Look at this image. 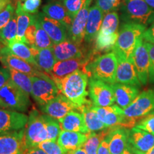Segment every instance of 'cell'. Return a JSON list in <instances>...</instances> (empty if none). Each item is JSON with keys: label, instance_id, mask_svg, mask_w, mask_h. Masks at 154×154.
<instances>
[{"label": "cell", "instance_id": "obj_3", "mask_svg": "<svg viewBox=\"0 0 154 154\" xmlns=\"http://www.w3.org/2000/svg\"><path fill=\"white\" fill-rule=\"evenodd\" d=\"M119 11L124 23L140 24L148 28L154 21V9L144 0H122Z\"/></svg>", "mask_w": 154, "mask_h": 154}, {"label": "cell", "instance_id": "obj_37", "mask_svg": "<svg viewBox=\"0 0 154 154\" xmlns=\"http://www.w3.org/2000/svg\"><path fill=\"white\" fill-rule=\"evenodd\" d=\"M44 115L47 131V140H57L61 131L59 121L51 118L48 115Z\"/></svg>", "mask_w": 154, "mask_h": 154}, {"label": "cell", "instance_id": "obj_11", "mask_svg": "<svg viewBox=\"0 0 154 154\" xmlns=\"http://www.w3.org/2000/svg\"><path fill=\"white\" fill-rule=\"evenodd\" d=\"M25 128L0 134V154H25Z\"/></svg>", "mask_w": 154, "mask_h": 154}, {"label": "cell", "instance_id": "obj_54", "mask_svg": "<svg viewBox=\"0 0 154 154\" xmlns=\"http://www.w3.org/2000/svg\"><path fill=\"white\" fill-rule=\"evenodd\" d=\"M19 1H21V2H22V1H25V0H19Z\"/></svg>", "mask_w": 154, "mask_h": 154}, {"label": "cell", "instance_id": "obj_26", "mask_svg": "<svg viewBox=\"0 0 154 154\" xmlns=\"http://www.w3.org/2000/svg\"><path fill=\"white\" fill-rule=\"evenodd\" d=\"M129 131L126 128H116L106 136L110 154H122L127 149Z\"/></svg>", "mask_w": 154, "mask_h": 154}, {"label": "cell", "instance_id": "obj_42", "mask_svg": "<svg viewBox=\"0 0 154 154\" xmlns=\"http://www.w3.org/2000/svg\"><path fill=\"white\" fill-rule=\"evenodd\" d=\"M136 127L154 135V111L148 114L145 119L136 124Z\"/></svg>", "mask_w": 154, "mask_h": 154}, {"label": "cell", "instance_id": "obj_43", "mask_svg": "<svg viewBox=\"0 0 154 154\" xmlns=\"http://www.w3.org/2000/svg\"><path fill=\"white\" fill-rule=\"evenodd\" d=\"M42 0H25L24 2H21L22 8L25 12L30 14H36L38 11Z\"/></svg>", "mask_w": 154, "mask_h": 154}, {"label": "cell", "instance_id": "obj_9", "mask_svg": "<svg viewBox=\"0 0 154 154\" xmlns=\"http://www.w3.org/2000/svg\"><path fill=\"white\" fill-rule=\"evenodd\" d=\"M88 91L92 103L96 106H110L116 102L112 86L103 81L89 78Z\"/></svg>", "mask_w": 154, "mask_h": 154}, {"label": "cell", "instance_id": "obj_39", "mask_svg": "<svg viewBox=\"0 0 154 154\" xmlns=\"http://www.w3.org/2000/svg\"><path fill=\"white\" fill-rule=\"evenodd\" d=\"M121 2L122 0H96V5L106 14L116 11L120 7Z\"/></svg>", "mask_w": 154, "mask_h": 154}, {"label": "cell", "instance_id": "obj_20", "mask_svg": "<svg viewBox=\"0 0 154 154\" xmlns=\"http://www.w3.org/2000/svg\"><path fill=\"white\" fill-rule=\"evenodd\" d=\"M36 17L54 44L60 43L68 38V29L62 24L49 18L43 12L38 13Z\"/></svg>", "mask_w": 154, "mask_h": 154}, {"label": "cell", "instance_id": "obj_15", "mask_svg": "<svg viewBox=\"0 0 154 154\" xmlns=\"http://www.w3.org/2000/svg\"><path fill=\"white\" fill-rule=\"evenodd\" d=\"M91 2L92 0L86 1L82 9L74 17L68 30V38L79 45H82L84 40L86 26Z\"/></svg>", "mask_w": 154, "mask_h": 154}, {"label": "cell", "instance_id": "obj_21", "mask_svg": "<svg viewBox=\"0 0 154 154\" xmlns=\"http://www.w3.org/2000/svg\"><path fill=\"white\" fill-rule=\"evenodd\" d=\"M51 49L57 61L85 58L82 45H79L69 38L60 43L54 44Z\"/></svg>", "mask_w": 154, "mask_h": 154}, {"label": "cell", "instance_id": "obj_51", "mask_svg": "<svg viewBox=\"0 0 154 154\" xmlns=\"http://www.w3.org/2000/svg\"><path fill=\"white\" fill-rule=\"evenodd\" d=\"M151 8L154 9V0H144Z\"/></svg>", "mask_w": 154, "mask_h": 154}, {"label": "cell", "instance_id": "obj_24", "mask_svg": "<svg viewBox=\"0 0 154 154\" xmlns=\"http://www.w3.org/2000/svg\"><path fill=\"white\" fill-rule=\"evenodd\" d=\"M111 86L114 93L116 103L122 109H126L139 94V88L134 86L115 83Z\"/></svg>", "mask_w": 154, "mask_h": 154}, {"label": "cell", "instance_id": "obj_35", "mask_svg": "<svg viewBox=\"0 0 154 154\" xmlns=\"http://www.w3.org/2000/svg\"><path fill=\"white\" fill-rule=\"evenodd\" d=\"M17 34V22L16 12L8 24L0 31V40L6 45L14 41Z\"/></svg>", "mask_w": 154, "mask_h": 154}, {"label": "cell", "instance_id": "obj_23", "mask_svg": "<svg viewBox=\"0 0 154 154\" xmlns=\"http://www.w3.org/2000/svg\"><path fill=\"white\" fill-rule=\"evenodd\" d=\"M104 15L103 11L96 5L90 7L84 40L86 43L91 44L96 41Z\"/></svg>", "mask_w": 154, "mask_h": 154}, {"label": "cell", "instance_id": "obj_22", "mask_svg": "<svg viewBox=\"0 0 154 154\" xmlns=\"http://www.w3.org/2000/svg\"><path fill=\"white\" fill-rule=\"evenodd\" d=\"M88 63V59H72L64 61H57L53 67L52 71L49 74L56 82L62 79L65 76H68L72 73L82 69L84 71L86 65Z\"/></svg>", "mask_w": 154, "mask_h": 154}, {"label": "cell", "instance_id": "obj_14", "mask_svg": "<svg viewBox=\"0 0 154 154\" xmlns=\"http://www.w3.org/2000/svg\"><path fill=\"white\" fill-rule=\"evenodd\" d=\"M25 38L26 44L37 49L51 48L54 45L49 35L42 28L36 14L34 15L33 20L26 30Z\"/></svg>", "mask_w": 154, "mask_h": 154}, {"label": "cell", "instance_id": "obj_27", "mask_svg": "<svg viewBox=\"0 0 154 154\" xmlns=\"http://www.w3.org/2000/svg\"><path fill=\"white\" fill-rule=\"evenodd\" d=\"M42 12L49 18L62 24L68 30L74 19L69 14L64 5L59 2H54L44 5L42 8Z\"/></svg>", "mask_w": 154, "mask_h": 154}, {"label": "cell", "instance_id": "obj_2", "mask_svg": "<svg viewBox=\"0 0 154 154\" xmlns=\"http://www.w3.org/2000/svg\"><path fill=\"white\" fill-rule=\"evenodd\" d=\"M146 26L133 23H124L119 31L113 52L116 57L132 60V54L138 42L143 37Z\"/></svg>", "mask_w": 154, "mask_h": 154}, {"label": "cell", "instance_id": "obj_29", "mask_svg": "<svg viewBox=\"0 0 154 154\" xmlns=\"http://www.w3.org/2000/svg\"><path fill=\"white\" fill-rule=\"evenodd\" d=\"M31 49H32L36 66L40 71L49 74L52 71L55 63H57V60H56L51 48L37 49L34 47H31Z\"/></svg>", "mask_w": 154, "mask_h": 154}, {"label": "cell", "instance_id": "obj_6", "mask_svg": "<svg viewBox=\"0 0 154 154\" xmlns=\"http://www.w3.org/2000/svg\"><path fill=\"white\" fill-rule=\"evenodd\" d=\"M31 78L32 82L31 95L40 106L47 104L60 93L54 81L47 73L41 72Z\"/></svg>", "mask_w": 154, "mask_h": 154}, {"label": "cell", "instance_id": "obj_45", "mask_svg": "<svg viewBox=\"0 0 154 154\" xmlns=\"http://www.w3.org/2000/svg\"><path fill=\"white\" fill-rule=\"evenodd\" d=\"M142 38L144 41L154 44V21L149 27L146 29Z\"/></svg>", "mask_w": 154, "mask_h": 154}, {"label": "cell", "instance_id": "obj_25", "mask_svg": "<svg viewBox=\"0 0 154 154\" xmlns=\"http://www.w3.org/2000/svg\"><path fill=\"white\" fill-rule=\"evenodd\" d=\"M88 134L61 130L57 138V143L66 153L74 151L84 146L88 139Z\"/></svg>", "mask_w": 154, "mask_h": 154}, {"label": "cell", "instance_id": "obj_31", "mask_svg": "<svg viewBox=\"0 0 154 154\" xmlns=\"http://www.w3.org/2000/svg\"><path fill=\"white\" fill-rule=\"evenodd\" d=\"M16 15L17 22V34L15 41L26 43L25 34L34 19V15L25 12L22 8L21 1L17 2L16 7Z\"/></svg>", "mask_w": 154, "mask_h": 154}, {"label": "cell", "instance_id": "obj_36", "mask_svg": "<svg viewBox=\"0 0 154 154\" xmlns=\"http://www.w3.org/2000/svg\"><path fill=\"white\" fill-rule=\"evenodd\" d=\"M109 133V131H102L99 134H96L95 132L89 133L88 139L84 145L86 154H98V149H99L100 143Z\"/></svg>", "mask_w": 154, "mask_h": 154}, {"label": "cell", "instance_id": "obj_10", "mask_svg": "<svg viewBox=\"0 0 154 154\" xmlns=\"http://www.w3.org/2000/svg\"><path fill=\"white\" fill-rule=\"evenodd\" d=\"M154 111V89H149L138 94L136 99L124 109L125 116L131 119L145 116Z\"/></svg>", "mask_w": 154, "mask_h": 154}, {"label": "cell", "instance_id": "obj_49", "mask_svg": "<svg viewBox=\"0 0 154 154\" xmlns=\"http://www.w3.org/2000/svg\"><path fill=\"white\" fill-rule=\"evenodd\" d=\"M66 154H86V152L84 146H82V147L79 148L74 151L67 152Z\"/></svg>", "mask_w": 154, "mask_h": 154}, {"label": "cell", "instance_id": "obj_16", "mask_svg": "<svg viewBox=\"0 0 154 154\" xmlns=\"http://www.w3.org/2000/svg\"><path fill=\"white\" fill-rule=\"evenodd\" d=\"M29 117L24 113L0 108V134L24 128Z\"/></svg>", "mask_w": 154, "mask_h": 154}, {"label": "cell", "instance_id": "obj_55", "mask_svg": "<svg viewBox=\"0 0 154 154\" xmlns=\"http://www.w3.org/2000/svg\"><path fill=\"white\" fill-rule=\"evenodd\" d=\"M0 50H1V47H0Z\"/></svg>", "mask_w": 154, "mask_h": 154}, {"label": "cell", "instance_id": "obj_33", "mask_svg": "<svg viewBox=\"0 0 154 154\" xmlns=\"http://www.w3.org/2000/svg\"><path fill=\"white\" fill-rule=\"evenodd\" d=\"M119 17L116 11H111L104 15L99 33L106 35L119 34Z\"/></svg>", "mask_w": 154, "mask_h": 154}, {"label": "cell", "instance_id": "obj_32", "mask_svg": "<svg viewBox=\"0 0 154 154\" xmlns=\"http://www.w3.org/2000/svg\"><path fill=\"white\" fill-rule=\"evenodd\" d=\"M5 48L11 54L36 65L32 49L27 44L14 40V41L11 42L7 45H6Z\"/></svg>", "mask_w": 154, "mask_h": 154}, {"label": "cell", "instance_id": "obj_53", "mask_svg": "<svg viewBox=\"0 0 154 154\" xmlns=\"http://www.w3.org/2000/svg\"><path fill=\"white\" fill-rule=\"evenodd\" d=\"M146 154H154V146H153V149L151 150V151H150L149 152H148V153H146Z\"/></svg>", "mask_w": 154, "mask_h": 154}, {"label": "cell", "instance_id": "obj_46", "mask_svg": "<svg viewBox=\"0 0 154 154\" xmlns=\"http://www.w3.org/2000/svg\"><path fill=\"white\" fill-rule=\"evenodd\" d=\"M10 80V74L7 68H0V88Z\"/></svg>", "mask_w": 154, "mask_h": 154}, {"label": "cell", "instance_id": "obj_8", "mask_svg": "<svg viewBox=\"0 0 154 154\" xmlns=\"http://www.w3.org/2000/svg\"><path fill=\"white\" fill-rule=\"evenodd\" d=\"M92 108L106 128L121 126L128 128H132L136 124V120L125 116L124 109H121L118 105L107 107H99L92 105Z\"/></svg>", "mask_w": 154, "mask_h": 154}, {"label": "cell", "instance_id": "obj_38", "mask_svg": "<svg viewBox=\"0 0 154 154\" xmlns=\"http://www.w3.org/2000/svg\"><path fill=\"white\" fill-rule=\"evenodd\" d=\"M39 149L45 152L47 154H66L62 148L58 144L56 140H46L38 145Z\"/></svg>", "mask_w": 154, "mask_h": 154}, {"label": "cell", "instance_id": "obj_41", "mask_svg": "<svg viewBox=\"0 0 154 154\" xmlns=\"http://www.w3.org/2000/svg\"><path fill=\"white\" fill-rule=\"evenodd\" d=\"M15 11H16L15 6L11 2L2 11L0 12V31L8 24L11 18L14 17Z\"/></svg>", "mask_w": 154, "mask_h": 154}, {"label": "cell", "instance_id": "obj_17", "mask_svg": "<svg viewBox=\"0 0 154 154\" xmlns=\"http://www.w3.org/2000/svg\"><path fill=\"white\" fill-rule=\"evenodd\" d=\"M40 107L46 115H48L57 121L63 119L71 111L77 109L76 106L61 93L58 94L54 99L47 104Z\"/></svg>", "mask_w": 154, "mask_h": 154}, {"label": "cell", "instance_id": "obj_1", "mask_svg": "<svg viewBox=\"0 0 154 154\" xmlns=\"http://www.w3.org/2000/svg\"><path fill=\"white\" fill-rule=\"evenodd\" d=\"M88 82L87 74L79 69L65 76L62 79L56 81L55 83L59 92L70 100L78 109L91 102L86 99L88 95L86 89Z\"/></svg>", "mask_w": 154, "mask_h": 154}, {"label": "cell", "instance_id": "obj_19", "mask_svg": "<svg viewBox=\"0 0 154 154\" xmlns=\"http://www.w3.org/2000/svg\"><path fill=\"white\" fill-rule=\"evenodd\" d=\"M116 58L118 65L116 74V83L128 84L140 88L141 84L133 61L120 57H116Z\"/></svg>", "mask_w": 154, "mask_h": 154}, {"label": "cell", "instance_id": "obj_44", "mask_svg": "<svg viewBox=\"0 0 154 154\" xmlns=\"http://www.w3.org/2000/svg\"><path fill=\"white\" fill-rule=\"evenodd\" d=\"M149 48L150 57V67H149V78L150 82L154 83V44L146 42Z\"/></svg>", "mask_w": 154, "mask_h": 154}, {"label": "cell", "instance_id": "obj_7", "mask_svg": "<svg viewBox=\"0 0 154 154\" xmlns=\"http://www.w3.org/2000/svg\"><path fill=\"white\" fill-rule=\"evenodd\" d=\"M26 148L37 147L39 143L47 140V131L44 115L34 110L30 113L25 128Z\"/></svg>", "mask_w": 154, "mask_h": 154}, {"label": "cell", "instance_id": "obj_28", "mask_svg": "<svg viewBox=\"0 0 154 154\" xmlns=\"http://www.w3.org/2000/svg\"><path fill=\"white\" fill-rule=\"evenodd\" d=\"M59 122L61 130L80 132L82 134L89 133L82 113L74 110L69 112L63 119L59 120Z\"/></svg>", "mask_w": 154, "mask_h": 154}, {"label": "cell", "instance_id": "obj_30", "mask_svg": "<svg viewBox=\"0 0 154 154\" xmlns=\"http://www.w3.org/2000/svg\"><path fill=\"white\" fill-rule=\"evenodd\" d=\"M78 109L84 117L88 132L94 133L106 128V126L100 120L97 113L92 108L91 102L84 104Z\"/></svg>", "mask_w": 154, "mask_h": 154}, {"label": "cell", "instance_id": "obj_47", "mask_svg": "<svg viewBox=\"0 0 154 154\" xmlns=\"http://www.w3.org/2000/svg\"><path fill=\"white\" fill-rule=\"evenodd\" d=\"M98 154H110L109 147V142L106 138V136L101 140L98 149Z\"/></svg>", "mask_w": 154, "mask_h": 154}, {"label": "cell", "instance_id": "obj_50", "mask_svg": "<svg viewBox=\"0 0 154 154\" xmlns=\"http://www.w3.org/2000/svg\"><path fill=\"white\" fill-rule=\"evenodd\" d=\"M10 3H11V0H0V12L2 11Z\"/></svg>", "mask_w": 154, "mask_h": 154}, {"label": "cell", "instance_id": "obj_52", "mask_svg": "<svg viewBox=\"0 0 154 154\" xmlns=\"http://www.w3.org/2000/svg\"><path fill=\"white\" fill-rule=\"evenodd\" d=\"M122 154H134V153H133L132 152H131L129 150L127 149L126 150H125V151L123 152Z\"/></svg>", "mask_w": 154, "mask_h": 154}, {"label": "cell", "instance_id": "obj_12", "mask_svg": "<svg viewBox=\"0 0 154 154\" xmlns=\"http://www.w3.org/2000/svg\"><path fill=\"white\" fill-rule=\"evenodd\" d=\"M134 63L141 85H145L149 78L150 57L149 48L143 38L138 42L132 54Z\"/></svg>", "mask_w": 154, "mask_h": 154}, {"label": "cell", "instance_id": "obj_48", "mask_svg": "<svg viewBox=\"0 0 154 154\" xmlns=\"http://www.w3.org/2000/svg\"><path fill=\"white\" fill-rule=\"evenodd\" d=\"M25 154H47L43 150L38 147H33L29 148V149H26Z\"/></svg>", "mask_w": 154, "mask_h": 154}, {"label": "cell", "instance_id": "obj_4", "mask_svg": "<svg viewBox=\"0 0 154 154\" xmlns=\"http://www.w3.org/2000/svg\"><path fill=\"white\" fill-rule=\"evenodd\" d=\"M117 65L118 61L115 54L106 53L88 62L84 72L87 74L88 78L103 81L112 85L116 83Z\"/></svg>", "mask_w": 154, "mask_h": 154}, {"label": "cell", "instance_id": "obj_18", "mask_svg": "<svg viewBox=\"0 0 154 154\" xmlns=\"http://www.w3.org/2000/svg\"><path fill=\"white\" fill-rule=\"evenodd\" d=\"M0 61L5 68L25 73L31 76L39 74L42 72L36 65L11 54L5 47L1 48L0 50Z\"/></svg>", "mask_w": 154, "mask_h": 154}, {"label": "cell", "instance_id": "obj_34", "mask_svg": "<svg viewBox=\"0 0 154 154\" xmlns=\"http://www.w3.org/2000/svg\"><path fill=\"white\" fill-rule=\"evenodd\" d=\"M8 69L9 74H10V79L22 91L30 95L32 88V82L31 76L25 74V73L14 70V69Z\"/></svg>", "mask_w": 154, "mask_h": 154}, {"label": "cell", "instance_id": "obj_5", "mask_svg": "<svg viewBox=\"0 0 154 154\" xmlns=\"http://www.w3.org/2000/svg\"><path fill=\"white\" fill-rule=\"evenodd\" d=\"M30 105L29 95L19 88L11 79L0 88V108L24 112Z\"/></svg>", "mask_w": 154, "mask_h": 154}, {"label": "cell", "instance_id": "obj_13", "mask_svg": "<svg viewBox=\"0 0 154 154\" xmlns=\"http://www.w3.org/2000/svg\"><path fill=\"white\" fill-rule=\"evenodd\" d=\"M154 146V135L134 127L129 131L127 149L134 154H146Z\"/></svg>", "mask_w": 154, "mask_h": 154}, {"label": "cell", "instance_id": "obj_40", "mask_svg": "<svg viewBox=\"0 0 154 154\" xmlns=\"http://www.w3.org/2000/svg\"><path fill=\"white\" fill-rule=\"evenodd\" d=\"M87 0H63V5L73 18L84 7Z\"/></svg>", "mask_w": 154, "mask_h": 154}]
</instances>
